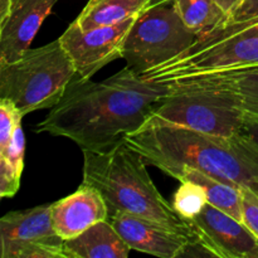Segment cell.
<instances>
[{
  "mask_svg": "<svg viewBox=\"0 0 258 258\" xmlns=\"http://www.w3.org/2000/svg\"><path fill=\"white\" fill-rule=\"evenodd\" d=\"M168 91L127 67L102 82L76 76L35 133L70 139L82 151L111 150L145 125Z\"/></svg>",
  "mask_w": 258,
  "mask_h": 258,
  "instance_id": "6da1fadb",
  "label": "cell"
},
{
  "mask_svg": "<svg viewBox=\"0 0 258 258\" xmlns=\"http://www.w3.org/2000/svg\"><path fill=\"white\" fill-rule=\"evenodd\" d=\"M125 144L174 179L189 166L258 197V145L242 133L209 135L150 117Z\"/></svg>",
  "mask_w": 258,
  "mask_h": 258,
  "instance_id": "7a4b0ae2",
  "label": "cell"
},
{
  "mask_svg": "<svg viewBox=\"0 0 258 258\" xmlns=\"http://www.w3.org/2000/svg\"><path fill=\"white\" fill-rule=\"evenodd\" d=\"M145 164L125 141L102 153L83 151L82 183L100 191L110 214L115 212L134 214L185 234L194 241L188 222L161 196Z\"/></svg>",
  "mask_w": 258,
  "mask_h": 258,
  "instance_id": "3957f363",
  "label": "cell"
},
{
  "mask_svg": "<svg viewBox=\"0 0 258 258\" xmlns=\"http://www.w3.org/2000/svg\"><path fill=\"white\" fill-rule=\"evenodd\" d=\"M258 70V28L227 22L199 37L176 57L141 73L149 82L170 85Z\"/></svg>",
  "mask_w": 258,
  "mask_h": 258,
  "instance_id": "277c9868",
  "label": "cell"
},
{
  "mask_svg": "<svg viewBox=\"0 0 258 258\" xmlns=\"http://www.w3.org/2000/svg\"><path fill=\"white\" fill-rule=\"evenodd\" d=\"M168 86V93L156 103L151 117L226 138L242 131L246 112L224 78H201Z\"/></svg>",
  "mask_w": 258,
  "mask_h": 258,
  "instance_id": "5b68a950",
  "label": "cell"
},
{
  "mask_svg": "<svg viewBox=\"0 0 258 258\" xmlns=\"http://www.w3.org/2000/svg\"><path fill=\"white\" fill-rule=\"evenodd\" d=\"M77 76L59 39L29 48L13 62H0V98L10 100L23 115L52 108Z\"/></svg>",
  "mask_w": 258,
  "mask_h": 258,
  "instance_id": "8992f818",
  "label": "cell"
},
{
  "mask_svg": "<svg viewBox=\"0 0 258 258\" xmlns=\"http://www.w3.org/2000/svg\"><path fill=\"white\" fill-rule=\"evenodd\" d=\"M198 39L199 35L185 27L171 0L151 5L136 17L121 58L128 70L140 76L183 53Z\"/></svg>",
  "mask_w": 258,
  "mask_h": 258,
  "instance_id": "52a82bcc",
  "label": "cell"
},
{
  "mask_svg": "<svg viewBox=\"0 0 258 258\" xmlns=\"http://www.w3.org/2000/svg\"><path fill=\"white\" fill-rule=\"evenodd\" d=\"M50 206L9 212L0 219L2 258L64 257V239L54 231Z\"/></svg>",
  "mask_w": 258,
  "mask_h": 258,
  "instance_id": "ba28073f",
  "label": "cell"
},
{
  "mask_svg": "<svg viewBox=\"0 0 258 258\" xmlns=\"http://www.w3.org/2000/svg\"><path fill=\"white\" fill-rule=\"evenodd\" d=\"M136 17L110 27L82 30L73 20L59 39L70 55L77 76L90 80L106 64L122 57V48L127 33Z\"/></svg>",
  "mask_w": 258,
  "mask_h": 258,
  "instance_id": "9c48e42d",
  "label": "cell"
},
{
  "mask_svg": "<svg viewBox=\"0 0 258 258\" xmlns=\"http://www.w3.org/2000/svg\"><path fill=\"white\" fill-rule=\"evenodd\" d=\"M194 244L209 256L221 258H258V237L242 221L207 203L203 211L188 222Z\"/></svg>",
  "mask_w": 258,
  "mask_h": 258,
  "instance_id": "30bf717a",
  "label": "cell"
},
{
  "mask_svg": "<svg viewBox=\"0 0 258 258\" xmlns=\"http://www.w3.org/2000/svg\"><path fill=\"white\" fill-rule=\"evenodd\" d=\"M108 219L134 251L161 258H175L185 254L194 244L190 237L134 214L115 212Z\"/></svg>",
  "mask_w": 258,
  "mask_h": 258,
  "instance_id": "8fae6325",
  "label": "cell"
},
{
  "mask_svg": "<svg viewBox=\"0 0 258 258\" xmlns=\"http://www.w3.org/2000/svg\"><path fill=\"white\" fill-rule=\"evenodd\" d=\"M58 0H12L0 22V62H13L29 49L40 25Z\"/></svg>",
  "mask_w": 258,
  "mask_h": 258,
  "instance_id": "7c38bea8",
  "label": "cell"
},
{
  "mask_svg": "<svg viewBox=\"0 0 258 258\" xmlns=\"http://www.w3.org/2000/svg\"><path fill=\"white\" fill-rule=\"evenodd\" d=\"M108 206L100 191L82 183L77 190L50 206L54 231L64 241L80 236L93 224L108 219Z\"/></svg>",
  "mask_w": 258,
  "mask_h": 258,
  "instance_id": "4fadbf2b",
  "label": "cell"
},
{
  "mask_svg": "<svg viewBox=\"0 0 258 258\" xmlns=\"http://www.w3.org/2000/svg\"><path fill=\"white\" fill-rule=\"evenodd\" d=\"M130 251L110 219L98 222L80 236L64 241L66 258H127Z\"/></svg>",
  "mask_w": 258,
  "mask_h": 258,
  "instance_id": "5bb4252c",
  "label": "cell"
},
{
  "mask_svg": "<svg viewBox=\"0 0 258 258\" xmlns=\"http://www.w3.org/2000/svg\"><path fill=\"white\" fill-rule=\"evenodd\" d=\"M149 7V0H90L76 22L82 30L110 27L138 17Z\"/></svg>",
  "mask_w": 258,
  "mask_h": 258,
  "instance_id": "9a60e30c",
  "label": "cell"
},
{
  "mask_svg": "<svg viewBox=\"0 0 258 258\" xmlns=\"http://www.w3.org/2000/svg\"><path fill=\"white\" fill-rule=\"evenodd\" d=\"M176 180L196 183L204 190L207 202L228 216L243 222L242 213V190L236 185L213 178L198 169L185 166L176 176Z\"/></svg>",
  "mask_w": 258,
  "mask_h": 258,
  "instance_id": "2e32d148",
  "label": "cell"
},
{
  "mask_svg": "<svg viewBox=\"0 0 258 258\" xmlns=\"http://www.w3.org/2000/svg\"><path fill=\"white\" fill-rule=\"evenodd\" d=\"M174 3L185 27L199 37L224 24L229 18L214 0H174Z\"/></svg>",
  "mask_w": 258,
  "mask_h": 258,
  "instance_id": "e0dca14e",
  "label": "cell"
},
{
  "mask_svg": "<svg viewBox=\"0 0 258 258\" xmlns=\"http://www.w3.org/2000/svg\"><path fill=\"white\" fill-rule=\"evenodd\" d=\"M25 138L22 125L15 130L9 145L0 151V197L12 198L20 186L24 168Z\"/></svg>",
  "mask_w": 258,
  "mask_h": 258,
  "instance_id": "ac0fdd59",
  "label": "cell"
},
{
  "mask_svg": "<svg viewBox=\"0 0 258 258\" xmlns=\"http://www.w3.org/2000/svg\"><path fill=\"white\" fill-rule=\"evenodd\" d=\"M207 197L203 189L196 183L183 180L180 181L178 190L174 194L173 207L176 213L189 222L196 218L207 206Z\"/></svg>",
  "mask_w": 258,
  "mask_h": 258,
  "instance_id": "d6986e66",
  "label": "cell"
},
{
  "mask_svg": "<svg viewBox=\"0 0 258 258\" xmlns=\"http://www.w3.org/2000/svg\"><path fill=\"white\" fill-rule=\"evenodd\" d=\"M221 77L236 91L246 115L258 116V70Z\"/></svg>",
  "mask_w": 258,
  "mask_h": 258,
  "instance_id": "ffe728a7",
  "label": "cell"
},
{
  "mask_svg": "<svg viewBox=\"0 0 258 258\" xmlns=\"http://www.w3.org/2000/svg\"><path fill=\"white\" fill-rule=\"evenodd\" d=\"M23 117L24 115L12 101L0 98V151L9 145L15 130L22 125Z\"/></svg>",
  "mask_w": 258,
  "mask_h": 258,
  "instance_id": "44dd1931",
  "label": "cell"
},
{
  "mask_svg": "<svg viewBox=\"0 0 258 258\" xmlns=\"http://www.w3.org/2000/svg\"><path fill=\"white\" fill-rule=\"evenodd\" d=\"M241 190L243 223L258 237V197L247 189Z\"/></svg>",
  "mask_w": 258,
  "mask_h": 258,
  "instance_id": "7402d4cb",
  "label": "cell"
},
{
  "mask_svg": "<svg viewBox=\"0 0 258 258\" xmlns=\"http://www.w3.org/2000/svg\"><path fill=\"white\" fill-rule=\"evenodd\" d=\"M258 18V0H243L227 22H247Z\"/></svg>",
  "mask_w": 258,
  "mask_h": 258,
  "instance_id": "603a6c76",
  "label": "cell"
},
{
  "mask_svg": "<svg viewBox=\"0 0 258 258\" xmlns=\"http://www.w3.org/2000/svg\"><path fill=\"white\" fill-rule=\"evenodd\" d=\"M243 135L251 139L253 143L258 145V116L256 115H246L244 116L243 125H242V131Z\"/></svg>",
  "mask_w": 258,
  "mask_h": 258,
  "instance_id": "cb8c5ba5",
  "label": "cell"
},
{
  "mask_svg": "<svg viewBox=\"0 0 258 258\" xmlns=\"http://www.w3.org/2000/svg\"><path fill=\"white\" fill-rule=\"evenodd\" d=\"M214 2H216L227 14L231 15L243 0H214Z\"/></svg>",
  "mask_w": 258,
  "mask_h": 258,
  "instance_id": "d4e9b609",
  "label": "cell"
},
{
  "mask_svg": "<svg viewBox=\"0 0 258 258\" xmlns=\"http://www.w3.org/2000/svg\"><path fill=\"white\" fill-rule=\"evenodd\" d=\"M10 4H12V0H0V22L7 18L10 9Z\"/></svg>",
  "mask_w": 258,
  "mask_h": 258,
  "instance_id": "484cf974",
  "label": "cell"
},
{
  "mask_svg": "<svg viewBox=\"0 0 258 258\" xmlns=\"http://www.w3.org/2000/svg\"><path fill=\"white\" fill-rule=\"evenodd\" d=\"M149 2H150V7H151V5H158V4H161V3L171 2V0H149Z\"/></svg>",
  "mask_w": 258,
  "mask_h": 258,
  "instance_id": "4316f807",
  "label": "cell"
}]
</instances>
